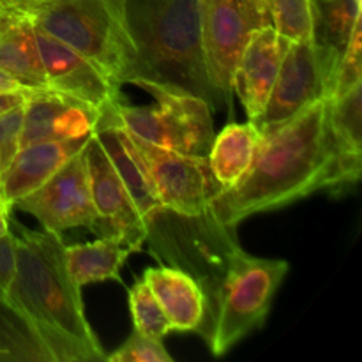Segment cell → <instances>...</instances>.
I'll list each match as a JSON object with an SVG mask.
<instances>
[{
	"label": "cell",
	"mask_w": 362,
	"mask_h": 362,
	"mask_svg": "<svg viewBox=\"0 0 362 362\" xmlns=\"http://www.w3.org/2000/svg\"><path fill=\"white\" fill-rule=\"evenodd\" d=\"M16 269L0 308L14 318L6 341L13 359L99 362L106 354L88 324L81 288L71 279L60 233L18 225Z\"/></svg>",
	"instance_id": "obj_1"
},
{
	"label": "cell",
	"mask_w": 362,
	"mask_h": 362,
	"mask_svg": "<svg viewBox=\"0 0 362 362\" xmlns=\"http://www.w3.org/2000/svg\"><path fill=\"white\" fill-rule=\"evenodd\" d=\"M325 98L260 136L251 165L233 186L211 202L221 225L237 226L246 218L274 211L320 189L349 186L346 173L329 124Z\"/></svg>",
	"instance_id": "obj_2"
},
{
	"label": "cell",
	"mask_w": 362,
	"mask_h": 362,
	"mask_svg": "<svg viewBox=\"0 0 362 362\" xmlns=\"http://www.w3.org/2000/svg\"><path fill=\"white\" fill-rule=\"evenodd\" d=\"M122 16L136 55L133 80L182 88L212 110L226 105L205 67L200 0H122Z\"/></svg>",
	"instance_id": "obj_3"
},
{
	"label": "cell",
	"mask_w": 362,
	"mask_h": 362,
	"mask_svg": "<svg viewBox=\"0 0 362 362\" xmlns=\"http://www.w3.org/2000/svg\"><path fill=\"white\" fill-rule=\"evenodd\" d=\"M288 269L286 260L253 257L240 246L233 251L228 271L197 331L216 357L228 354L264 325Z\"/></svg>",
	"instance_id": "obj_4"
},
{
	"label": "cell",
	"mask_w": 362,
	"mask_h": 362,
	"mask_svg": "<svg viewBox=\"0 0 362 362\" xmlns=\"http://www.w3.org/2000/svg\"><path fill=\"white\" fill-rule=\"evenodd\" d=\"M27 16L92 60L117 85L134 78L136 55L124 27L122 0H48Z\"/></svg>",
	"instance_id": "obj_5"
},
{
	"label": "cell",
	"mask_w": 362,
	"mask_h": 362,
	"mask_svg": "<svg viewBox=\"0 0 362 362\" xmlns=\"http://www.w3.org/2000/svg\"><path fill=\"white\" fill-rule=\"evenodd\" d=\"M341 53L315 39L292 41L279 66L267 106L258 120L260 134L272 133L320 99H331Z\"/></svg>",
	"instance_id": "obj_6"
},
{
	"label": "cell",
	"mask_w": 362,
	"mask_h": 362,
	"mask_svg": "<svg viewBox=\"0 0 362 362\" xmlns=\"http://www.w3.org/2000/svg\"><path fill=\"white\" fill-rule=\"evenodd\" d=\"M202 46L211 83L232 105L233 74L251 35L271 25L265 0H200Z\"/></svg>",
	"instance_id": "obj_7"
},
{
	"label": "cell",
	"mask_w": 362,
	"mask_h": 362,
	"mask_svg": "<svg viewBox=\"0 0 362 362\" xmlns=\"http://www.w3.org/2000/svg\"><path fill=\"white\" fill-rule=\"evenodd\" d=\"M127 134L163 207L184 216L211 211L212 198L223 187L212 173L207 156L184 154L148 144L129 131Z\"/></svg>",
	"instance_id": "obj_8"
},
{
	"label": "cell",
	"mask_w": 362,
	"mask_h": 362,
	"mask_svg": "<svg viewBox=\"0 0 362 362\" xmlns=\"http://www.w3.org/2000/svg\"><path fill=\"white\" fill-rule=\"evenodd\" d=\"M13 207L34 216L48 232L62 233L78 226L92 230L98 212L92 200L85 147L42 186L14 202Z\"/></svg>",
	"instance_id": "obj_9"
},
{
	"label": "cell",
	"mask_w": 362,
	"mask_h": 362,
	"mask_svg": "<svg viewBox=\"0 0 362 362\" xmlns=\"http://www.w3.org/2000/svg\"><path fill=\"white\" fill-rule=\"evenodd\" d=\"M85 159L92 200L98 212V221L92 226V232L99 237L119 235L131 253L141 251L147 243V225L94 133L85 145Z\"/></svg>",
	"instance_id": "obj_10"
},
{
	"label": "cell",
	"mask_w": 362,
	"mask_h": 362,
	"mask_svg": "<svg viewBox=\"0 0 362 362\" xmlns=\"http://www.w3.org/2000/svg\"><path fill=\"white\" fill-rule=\"evenodd\" d=\"M48 88L103 110L120 99V85L110 80L92 60L34 25Z\"/></svg>",
	"instance_id": "obj_11"
},
{
	"label": "cell",
	"mask_w": 362,
	"mask_h": 362,
	"mask_svg": "<svg viewBox=\"0 0 362 362\" xmlns=\"http://www.w3.org/2000/svg\"><path fill=\"white\" fill-rule=\"evenodd\" d=\"M101 110L57 92L32 88L23 106L20 148L48 140L88 138L98 126Z\"/></svg>",
	"instance_id": "obj_12"
},
{
	"label": "cell",
	"mask_w": 362,
	"mask_h": 362,
	"mask_svg": "<svg viewBox=\"0 0 362 362\" xmlns=\"http://www.w3.org/2000/svg\"><path fill=\"white\" fill-rule=\"evenodd\" d=\"M292 41L279 35L271 25L262 27L251 35L237 62L233 74V92L239 95L250 122L260 120L269 95L274 87L279 66Z\"/></svg>",
	"instance_id": "obj_13"
},
{
	"label": "cell",
	"mask_w": 362,
	"mask_h": 362,
	"mask_svg": "<svg viewBox=\"0 0 362 362\" xmlns=\"http://www.w3.org/2000/svg\"><path fill=\"white\" fill-rule=\"evenodd\" d=\"M88 138L48 140L21 147L0 177V194L11 205L30 194L80 152Z\"/></svg>",
	"instance_id": "obj_14"
},
{
	"label": "cell",
	"mask_w": 362,
	"mask_h": 362,
	"mask_svg": "<svg viewBox=\"0 0 362 362\" xmlns=\"http://www.w3.org/2000/svg\"><path fill=\"white\" fill-rule=\"evenodd\" d=\"M144 281L161 304L172 331L197 332L205 318V297L193 276L177 267H151Z\"/></svg>",
	"instance_id": "obj_15"
},
{
	"label": "cell",
	"mask_w": 362,
	"mask_h": 362,
	"mask_svg": "<svg viewBox=\"0 0 362 362\" xmlns=\"http://www.w3.org/2000/svg\"><path fill=\"white\" fill-rule=\"evenodd\" d=\"M0 71L30 88H46V74L27 14L6 13L0 23Z\"/></svg>",
	"instance_id": "obj_16"
},
{
	"label": "cell",
	"mask_w": 362,
	"mask_h": 362,
	"mask_svg": "<svg viewBox=\"0 0 362 362\" xmlns=\"http://www.w3.org/2000/svg\"><path fill=\"white\" fill-rule=\"evenodd\" d=\"M131 83L138 85L145 92H148L159 106L168 110L179 120V124L184 127L187 138H189L191 145H193V154H209L216 134L214 122H212V108L205 99L182 90V88L145 80V78H136Z\"/></svg>",
	"instance_id": "obj_17"
},
{
	"label": "cell",
	"mask_w": 362,
	"mask_h": 362,
	"mask_svg": "<svg viewBox=\"0 0 362 362\" xmlns=\"http://www.w3.org/2000/svg\"><path fill=\"white\" fill-rule=\"evenodd\" d=\"M131 255L119 235H103L94 243L64 247L71 279L78 286L103 281H120V269Z\"/></svg>",
	"instance_id": "obj_18"
},
{
	"label": "cell",
	"mask_w": 362,
	"mask_h": 362,
	"mask_svg": "<svg viewBox=\"0 0 362 362\" xmlns=\"http://www.w3.org/2000/svg\"><path fill=\"white\" fill-rule=\"evenodd\" d=\"M260 136L258 127L250 120L244 124H228L221 133L216 134L207 159L223 189L233 186L244 175L251 165Z\"/></svg>",
	"instance_id": "obj_19"
},
{
	"label": "cell",
	"mask_w": 362,
	"mask_h": 362,
	"mask_svg": "<svg viewBox=\"0 0 362 362\" xmlns=\"http://www.w3.org/2000/svg\"><path fill=\"white\" fill-rule=\"evenodd\" d=\"M361 83L350 88L339 98L331 99L329 124L339 159L346 173L356 182L361 177L362 165V133H361Z\"/></svg>",
	"instance_id": "obj_20"
},
{
	"label": "cell",
	"mask_w": 362,
	"mask_h": 362,
	"mask_svg": "<svg viewBox=\"0 0 362 362\" xmlns=\"http://www.w3.org/2000/svg\"><path fill=\"white\" fill-rule=\"evenodd\" d=\"M313 39L345 52L356 25L361 21V2L357 0H311Z\"/></svg>",
	"instance_id": "obj_21"
},
{
	"label": "cell",
	"mask_w": 362,
	"mask_h": 362,
	"mask_svg": "<svg viewBox=\"0 0 362 362\" xmlns=\"http://www.w3.org/2000/svg\"><path fill=\"white\" fill-rule=\"evenodd\" d=\"M271 27L288 41L313 39L311 0H265Z\"/></svg>",
	"instance_id": "obj_22"
},
{
	"label": "cell",
	"mask_w": 362,
	"mask_h": 362,
	"mask_svg": "<svg viewBox=\"0 0 362 362\" xmlns=\"http://www.w3.org/2000/svg\"><path fill=\"white\" fill-rule=\"evenodd\" d=\"M129 310L134 329L140 331L141 334L163 341L165 336L172 331L161 304L158 303L156 296L144 279L134 283L129 288Z\"/></svg>",
	"instance_id": "obj_23"
},
{
	"label": "cell",
	"mask_w": 362,
	"mask_h": 362,
	"mask_svg": "<svg viewBox=\"0 0 362 362\" xmlns=\"http://www.w3.org/2000/svg\"><path fill=\"white\" fill-rule=\"evenodd\" d=\"M108 362H173L161 339L148 338L134 329L129 338L113 354L106 356Z\"/></svg>",
	"instance_id": "obj_24"
},
{
	"label": "cell",
	"mask_w": 362,
	"mask_h": 362,
	"mask_svg": "<svg viewBox=\"0 0 362 362\" xmlns=\"http://www.w3.org/2000/svg\"><path fill=\"white\" fill-rule=\"evenodd\" d=\"M362 83L361 78V21L354 28L350 41L345 52L341 53L334 76V87H332L331 99L339 98L341 94L349 92L356 85Z\"/></svg>",
	"instance_id": "obj_25"
},
{
	"label": "cell",
	"mask_w": 362,
	"mask_h": 362,
	"mask_svg": "<svg viewBox=\"0 0 362 362\" xmlns=\"http://www.w3.org/2000/svg\"><path fill=\"white\" fill-rule=\"evenodd\" d=\"M23 106H18V108L0 115V177L11 165L16 152L20 151Z\"/></svg>",
	"instance_id": "obj_26"
},
{
	"label": "cell",
	"mask_w": 362,
	"mask_h": 362,
	"mask_svg": "<svg viewBox=\"0 0 362 362\" xmlns=\"http://www.w3.org/2000/svg\"><path fill=\"white\" fill-rule=\"evenodd\" d=\"M16 269V235L9 232L0 237V304L4 303Z\"/></svg>",
	"instance_id": "obj_27"
},
{
	"label": "cell",
	"mask_w": 362,
	"mask_h": 362,
	"mask_svg": "<svg viewBox=\"0 0 362 362\" xmlns=\"http://www.w3.org/2000/svg\"><path fill=\"white\" fill-rule=\"evenodd\" d=\"M32 88L25 87L20 90H11V92H0V115L11 112V110L18 108V106H23L27 103L28 94H30Z\"/></svg>",
	"instance_id": "obj_28"
},
{
	"label": "cell",
	"mask_w": 362,
	"mask_h": 362,
	"mask_svg": "<svg viewBox=\"0 0 362 362\" xmlns=\"http://www.w3.org/2000/svg\"><path fill=\"white\" fill-rule=\"evenodd\" d=\"M45 2H48V0H0V11H4V13L27 14L28 11Z\"/></svg>",
	"instance_id": "obj_29"
},
{
	"label": "cell",
	"mask_w": 362,
	"mask_h": 362,
	"mask_svg": "<svg viewBox=\"0 0 362 362\" xmlns=\"http://www.w3.org/2000/svg\"><path fill=\"white\" fill-rule=\"evenodd\" d=\"M11 209H13V205L0 194V237L11 232Z\"/></svg>",
	"instance_id": "obj_30"
},
{
	"label": "cell",
	"mask_w": 362,
	"mask_h": 362,
	"mask_svg": "<svg viewBox=\"0 0 362 362\" xmlns=\"http://www.w3.org/2000/svg\"><path fill=\"white\" fill-rule=\"evenodd\" d=\"M25 88V85H21L16 78H13L11 74L0 71V92H11V90H20Z\"/></svg>",
	"instance_id": "obj_31"
},
{
	"label": "cell",
	"mask_w": 362,
	"mask_h": 362,
	"mask_svg": "<svg viewBox=\"0 0 362 362\" xmlns=\"http://www.w3.org/2000/svg\"><path fill=\"white\" fill-rule=\"evenodd\" d=\"M357 2H361V0H357Z\"/></svg>",
	"instance_id": "obj_32"
}]
</instances>
